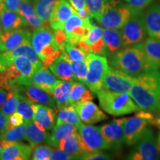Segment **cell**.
Returning <instances> with one entry per match:
<instances>
[{"label": "cell", "instance_id": "cell-28", "mask_svg": "<svg viewBox=\"0 0 160 160\" xmlns=\"http://www.w3.org/2000/svg\"><path fill=\"white\" fill-rule=\"evenodd\" d=\"M0 21L3 31H12L19 29L22 26H28L27 22L18 12L3 9L0 11Z\"/></svg>", "mask_w": 160, "mask_h": 160}, {"label": "cell", "instance_id": "cell-20", "mask_svg": "<svg viewBox=\"0 0 160 160\" xmlns=\"http://www.w3.org/2000/svg\"><path fill=\"white\" fill-rule=\"evenodd\" d=\"M77 13L68 0H57L50 18L49 24L52 30L62 29L64 24L69 17Z\"/></svg>", "mask_w": 160, "mask_h": 160}, {"label": "cell", "instance_id": "cell-50", "mask_svg": "<svg viewBox=\"0 0 160 160\" xmlns=\"http://www.w3.org/2000/svg\"><path fill=\"white\" fill-rule=\"evenodd\" d=\"M77 13L83 19H86L88 18L92 17L91 15V12H90V10L87 5L85 7H84L83 8L77 11Z\"/></svg>", "mask_w": 160, "mask_h": 160}, {"label": "cell", "instance_id": "cell-33", "mask_svg": "<svg viewBox=\"0 0 160 160\" xmlns=\"http://www.w3.org/2000/svg\"><path fill=\"white\" fill-rule=\"evenodd\" d=\"M64 122L71 124L74 125L77 129L83 124L73 105L67 106L59 110L56 125H59Z\"/></svg>", "mask_w": 160, "mask_h": 160}, {"label": "cell", "instance_id": "cell-44", "mask_svg": "<svg viewBox=\"0 0 160 160\" xmlns=\"http://www.w3.org/2000/svg\"><path fill=\"white\" fill-rule=\"evenodd\" d=\"M153 0H125L126 4L134 9L144 10L151 5Z\"/></svg>", "mask_w": 160, "mask_h": 160}, {"label": "cell", "instance_id": "cell-43", "mask_svg": "<svg viewBox=\"0 0 160 160\" xmlns=\"http://www.w3.org/2000/svg\"><path fill=\"white\" fill-rule=\"evenodd\" d=\"M111 156L108 153H103L102 151L91 152V153H86L81 157L80 159L84 160H106L111 159Z\"/></svg>", "mask_w": 160, "mask_h": 160}, {"label": "cell", "instance_id": "cell-11", "mask_svg": "<svg viewBox=\"0 0 160 160\" xmlns=\"http://www.w3.org/2000/svg\"><path fill=\"white\" fill-rule=\"evenodd\" d=\"M134 82V77L110 66L103 80L102 88L128 94Z\"/></svg>", "mask_w": 160, "mask_h": 160}, {"label": "cell", "instance_id": "cell-39", "mask_svg": "<svg viewBox=\"0 0 160 160\" xmlns=\"http://www.w3.org/2000/svg\"><path fill=\"white\" fill-rule=\"evenodd\" d=\"M25 130L26 126L25 123L17 127L11 128L2 133L0 139L10 142H19L25 137Z\"/></svg>", "mask_w": 160, "mask_h": 160}, {"label": "cell", "instance_id": "cell-40", "mask_svg": "<svg viewBox=\"0 0 160 160\" xmlns=\"http://www.w3.org/2000/svg\"><path fill=\"white\" fill-rule=\"evenodd\" d=\"M69 61L73 73L74 80L81 82L85 85L88 74V66L86 62L83 61L82 62H76L71 61V60Z\"/></svg>", "mask_w": 160, "mask_h": 160}, {"label": "cell", "instance_id": "cell-58", "mask_svg": "<svg viewBox=\"0 0 160 160\" xmlns=\"http://www.w3.org/2000/svg\"><path fill=\"white\" fill-rule=\"evenodd\" d=\"M0 136H1V132H0Z\"/></svg>", "mask_w": 160, "mask_h": 160}, {"label": "cell", "instance_id": "cell-36", "mask_svg": "<svg viewBox=\"0 0 160 160\" xmlns=\"http://www.w3.org/2000/svg\"><path fill=\"white\" fill-rule=\"evenodd\" d=\"M19 93L17 91L13 90L11 91H8L7 97L4 102L2 105L0 107L2 111L7 115L8 117L13 114L17 111V105L19 103Z\"/></svg>", "mask_w": 160, "mask_h": 160}, {"label": "cell", "instance_id": "cell-30", "mask_svg": "<svg viewBox=\"0 0 160 160\" xmlns=\"http://www.w3.org/2000/svg\"><path fill=\"white\" fill-rule=\"evenodd\" d=\"M73 81H61L53 90L52 96L55 100L57 109H62L69 106L70 93Z\"/></svg>", "mask_w": 160, "mask_h": 160}, {"label": "cell", "instance_id": "cell-15", "mask_svg": "<svg viewBox=\"0 0 160 160\" xmlns=\"http://www.w3.org/2000/svg\"><path fill=\"white\" fill-rule=\"evenodd\" d=\"M73 106L82 122L85 124L92 125L108 119L107 116L91 100L79 102Z\"/></svg>", "mask_w": 160, "mask_h": 160}, {"label": "cell", "instance_id": "cell-35", "mask_svg": "<svg viewBox=\"0 0 160 160\" xmlns=\"http://www.w3.org/2000/svg\"><path fill=\"white\" fill-rule=\"evenodd\" d=\"M62 54L69 60L76 62H82L85 61L87 53L84 52L80 48L71 45V43L66 42L65 45L61 49Z\"/></svg>", "mask_w": 160, "mask_h": 160}, {"label": "cell", "instance_id": "cell-22", "mask_svg": "<svg viewBox=\"0 0 160 160\" xmlns=\"http://www.w3.org/2000/svg\"><path fill=\"white\" fill-rule=\"evenodd\" d=\"M32 107L33 109V121L45 131L53 129L56 119L54 110L49 106L34 102Z\"/></svg>", "mask_w": 160, "mask_h": 160}, {"label": "cell", "instance_id": "cell-37", "mask_svg": "<svg viewBox=\"0 0 160 160\" xmlns=\"http://www.w3.org/2000/svg\"><path fill=\"white\" fill-rule=\"evenodd\" d=\"M91 18L92 17H90L86 19H83L76 13L72 15L71 17H69L64 24V31H65L66 35H68L71 33V32L73 29L77 27H79V26H86L90 29L91 26L93 25L91 23Z\"/></svg>", "mask_w": 160, "mask_h": 160}, {"label": "cell", "instance_id": "cell-59", "mask_svg": "<svg viewBox=\"0 0 160 160\" xmlns=\"http://www.w3.org/2000/svg\"><path fill=\"white\" fill-rule=\"evenodd\" d=\"M159 72H160V71H159Z\"/></svg>", "mask_w": 160, "mask_h": 160}, {"label": "cell", "instance_id": "cell-32", "mask_svg": "<svg viewBox=\"0 0 160 160\" xmlns=\"http://www.w3.org/2000/svg\"><path fill=\"white\" fill-rule=\"evenodd\" d=\"M93 97L91 91L81 82H73L70 93L69 105H73L75 103L86 100H93Z\"/></svg>", "mask_w": 160, "mask_h": 160}, {"label": "cell", "instance_id": "cell-5", "mask_svg": "<svg viewBox=\"0 0 160 160\" xmlns=\"http://www.w3.org/2000/svg\"><path fill=\"white\" fill-rule=\"evenodd\" d=\"M133 9L119 0H107L98 22L105 29L120 30L131 17Z\"/></svg>", "mask_w": 160, "mask_h": 160}, {"label": "cell", "instance_id": "cell-46", "mask_svg": "<svg viewBox=\"0 0 160 160\" xmlns=\"http://www.w3.org/2000/svg\"><path fill=\"white\" fill-rule=\"evenodd\" d=\"M23 0H5L4 1V9L19 12Z\"/></svg>", "mask_w": 160, "mask_h": 160}, {"label": "cell", "instance_id": "cell-54", "mask_svg": "<svg viewBox=\"0 0 160 160\" xmlns=\"http://www.w3.org/2000/svg\"><path fill=\"white\" fill-rule=\"evenodd\" d=\"M5 64H4L2 59V57H1V55H0V71H3L5 69Z\"/></svg>", "mask_w": 160, "mask_h": 160}, {"label": "cell", "instance_id": "cell-17", "mask_svg": "<svg viewBox=\"0 0 160 160\" xmlns=\"http://www.w3.org/2000/svg\"><path fill=\"white\" fill-rule=\"evenodd\" d=\"M145 56L146 72L160 71V39L150 37L142 42Z\"/></svg>", "mask_w": 160, "mask_h": 160}, {"label": "cell", "instance_id": "cell-51", "mask_svg": "<svg viewBox=\"0 0 160 160\" xmlns=\"http://www.w3.org/2000/svg\"><path fill=\"white\" fill-rule=\"evenodd\" d=\"M155 113H156V115L154 116L153 119L152 120L151 125L156 126V127L160 128V109L156 111Z\"/></svg>", "mask_w": 160, "mask_h": 160}, {"label": "cell", "instance_id": "cell-19", "mask_svg": "<svg viewBox=\"0 0 160 160\" xmlns=\"http://www.w3.org/2000/svg\"><path fill=\"white\" fill-rule=\"evenodd\" d=\"M13 90L17 91L18 93L25 96L28 99H29L33 102L49 106L53 108H57L53 96L36 86L17 85Z\"/></svg>", "mask_w": 160, "mask_h": 160}, {"label": "cell", "instance_id": "cell-12", "mask_svg": "<svg viewBox=\"0 0 160 160\" xmlns=\"http://www.w3.org/2000/svg\"><path fill=\"white\" fill-rule=\"evenodd\" d=\"M124 118L114 119L111 122L105 124L100 128L102 134L108 145L109 150L118 152L122 149L125 143V137L122 124Z\"/></svg>", "mask_w": 160, "mask_h": 160}, {"label": "cell", "instance_id": "cell-1", "mask_svg": "<svg viewBox=\"0 0 160 160\" xmlns=\"http://www.w3.org/2000/svg\"><path fill=\"white\" fill-rule=\"evenodd\" d=\"M128 94L143 111L154 113L160 109V72H145L134 77Z\"/></svg>", "mask_w": 160, "mask_h": 160}, {"label": "cell", "instance_id": "cell-2", "mask_svg": "<svg viewBox=\"0 0 160 160\" xmlns=\"http://www.w3.org/2000/svg\"><path fill=\"white\" fill-rule=\"evenodd\" d=\"M109 64L111 67L132 77L145 73V56L142 43L122 48L109 57Z\"/></svg>", "mask_w": 160, "mask_h": 160}, {"label": "cell", "instance_id": "cell-4", "mask_svg": "<svg viewBox=\"0 0 160 160\" xmlns=\"http://www.w3.org/2000/svg\"><path fill=\"white\" fill-rule=\"evenodd\" d=\"M96 95L102 110L114 117L131 114L141 110L126 93L102 88Z\"/></svg>", "mask_w": 160, "mask_h": 160}, {"label": "cell", "instance_id": "cell-53", "mask_svg": "<svg viewBox=\"0 0 160 160\" xmlns=\"http://www.w3.org/2000/svg\"><path fill=\"white\" fill-rule=\"evenodd\" d=\"M8 142V141H7V140L0 139V153L2 151V150L5 148V146L7 145Z\"/></svg>", "mask_w": 160, "mask_h": 160}, {"label": "cell", "instance_id": "cell-14", "mask_svg": "<svg viewBox=\"0 0 160 160\" xmlns=\"http://www.w3.org/2000/svg\"><path fill=\"white\" fill-rule=\"evenodd\" d=\"M102 28L92 25L85 37L80 40L78 47L86 53H94L104 56V41Z\"/></svg>", "mask_w": 160, "mask_h": 160}, {"label": "cell", "instance_id": "cell-7", "mask_svg": "<svg viewBox=\"0 0 160 160\" xmlns=\"http://www.w3.org/2000/svg\"><path fill=\"white\" fill-rule=\"evenodd\" d=\"M88 74L85 85L96 93L102 88L103 80L108 69V62L105 57L94 53H88L85 58Z\"/></svg>", "mask_w": 160, "mask_h": 160}, {"label": "cell", "instance_id": "cell-34", "mask_svg": "<svg viewBox=\"0 0 160 160\" xmlns=\"http://www.w3.org/2000/svg\"><path fill=\"white\" fill-rule=\"evenodd\" d=\"M37 15L45 23L49 22L57 0H32Z\"/></svg>", "mask_w": 160, "mask_h": 160}, {"label": "cell", "instance_id": "cell-27", "mask_svg": "<svg viewBox=\"0 0 160 160\" xmlns=\"http://www.w3.org/2000/svg\"><path fill=\"white\" fill-rule=\"evenodd\" d=\"M49 68L53 74L58 79L62 81H73L74 80L73 73L68 59L61 53L59 57L51 64Z\"/></svg>", "mask_w": 160, "mask_h": 160}, {"label": "cell", "instance_id": "cell-31", "mask_svg": "<svg viewBox=\"0 0 160 160\" xmlns=\"http://www.w3.org/2000/svg\"><path fill=\"white\" fill-rule=\"evenodd\" d=\"M77 128L70 123L64 122L56 125L53 128V133L49 135L47 143L53 147L59 148V144L68 135L77 132Z\"/></svg>", "mask_w": 160, "mask_h": 160}, {"label": "cell", "instance_id": "cell-56", "mask_svg": "<svg viewBox=\"0 0 160 160\" xmlns=\"http://www.w3.org/2000/svg\"><path fill=\"white\" fill-rule=\"evenodd\" d=\"M158 143H159V147H160V131H159V135H158Z\"/></svg>", "mask_w": 160, "mask_h": 160}, {"label": "cell", "instance_id": "cell-6", "mask_svg": "<svg viewBox=\"0 0 160 160\" xmlns=\"http://www.w3.org/2000/svg\"><path fill=\"white\" fill-rule=\"evenodd\" d=\"M123 48L142 43L146 39L143 10L133 9L131 17L120 29Z\"/></svg>", "mask_w": 160, "mask_h": 160}, {"label": "cell", "instance_id": "cell-45", "mask_svg": "<svg viewBox=\"0 0 160 160\" xmlns=\"http://www.w3.org/2000/svg\"><path fill=\"white\" fill-rule=\"evenodd\" d=\"M24 122H25V120H24L22 116L19 113H18V112H15L13 114L9 116L8 128V129L22 125Z\"/></svg>", "mask_w": 160, "mask_h": 160}, {"label": "cell", "instance_id": "cell-13", "mask_svg": "<svg viewBox=\"0 0 160 160\" xmlns=\"http://www.w3.org/2000/svg\"><path fill=\"white\" fill-rule=\"evenodd\" d=\"M61 80L58 79L47 67L43 66L37 70L31 77L24 80L19 85H33L52 95L53 90Z\"/></svg>", "mask_w": 160, "mask_h": 160}, {"label": "cell", "instance_id": "cell-48", "mask_svg": "<svg viewBox=\"0 0 160 160\" xmlns=\"http://www.w3.org/2000/svg\"><path fill=\"white\" fill-rule=\"evenodd\" d=\"M8 117L0 109V132L3 133L8 128Z\"/></svg>", "mask_w": 160, "mask_h": 160}, {"label": "cell", "instance_id": "cell-9", "mask_svg": "<svg viewBox=\"0 0 160 160\" xmlns=\"http://www.w3.org/2000/svg\"><path fill=\"white\" fill-rule=\"evenodd\" d=\"M128 156L131 160H157L159 159L160 147L151 128H146Z\"/></svg>", "mask_w": 160, "mask_h": 160}, {"label": "cell", "instance_id": "cell-52", "mask_svg": "<svg viewBox=\"0 0 160 160\" xmlns=\"http://www.w3.org/2000/svg\"><path fill=\"white\" fill-rule=\"evenodd\" d=\"M8 93V92L6 91V90L0 88V107H1L4 102H5L6 97H7Z\"/></svg>", "mask_w": 160, "mask_h": 160}, {"label": "cell", "instance_id": "cell-42", "mask_svg": "<svg viewBox=\"0 0 160 160\" xmlns=\"http://www.w3.org/2000/svg\"><path fill=\"white\" fill-rule=\"evenodd\" d=\"M52 148L48 145L36 146L32 152L31 159L33 160H48L51 159Z\"/></svg>", "mask_w": 160, "mask_h": 160}, {"label": "cell", "instance_id": "cell-24", "mask_svg": "<svg viewBox=\"0 0 160 160\" xmlns=\"http://www.w3.org/2000/svg\"><path fill=\"white\" fill-rule=\"evenodd\" d=\"M144 22L148 34L160 39V4L151 5L144 12Z\"/></svg>", "mask_w": 160, "mask_h": 160}, {"label": "cell", "instance_id": "cell-18", "mask_svg": "<svg viewBox=\"0 0 160 160\" xmlns=\"http://www.w3.org/2000/svg\"><path fill=\"white\" fill-rule=\"evenodd\" d=\"M0 55H1L2 59L6 68L11 65L12 61H13V59L15 57H19V56H23V57H28L39 68L45 66L43 65L42 62L40 60L39 57H38L34 49H33V46H32L31 43V41L25 42V43H23L22 45L19 46L17 48L13 50V51L2 52V53H0Z\"/></svg>", "mask_w": 160, "mask_h": 160}, {"label": "cell", "instance_id": "cell-16", "mask_svg": "<svg viewBox=\"0 0 160 160\" xmlns=\"http://www.w3.org/2000/svg\"><path fill=\"white\" fill-rule=\"evenodd\" d=\"M31 33L26 29L12 31H3L0 33V51L7 52L14 50L25 42L31 41Z\"/></svg>", "mask_w": 160, "mask_h": 160}, {"label": "cell", "instance_id": "cell-23", "mask_svg": "<svg viewBox=\"0 0 160 160\" xmlns=\"http://www.w3.org/2000/svg\"><path fill=\"white\" fill-rule=\"evenodd\" d=\"M59 149L68 153L73 159H80L85 153H87L77 132L71 133L62 139L59 144Z\"/></svg>", "mask_w": 160, "mask_h": 160}, {"label": "cell", "instance_id": "cell-10", "mask_svg": "<svg viewBox=\"0 0 160 160\" xmlns=\"http://www.w3.org/2000/svg\"><path fill=\"white\" fill-rule=\"evenodd\" d=\"M78 131L82 144L87 153L109 150L108 145L99 127L82 124Z\"/></svg>", "mask_w": 160, "mask_h": 160}, {"label": "cell", "instance_id": "cell-57", "mask_svg": "<svg viewBox=\"0 0 160 160\" xmlns=\"http://www.w3.org/2000/svg\"><path fill=\"white\" fill-rule=\"evenodd\" d=\"M3 31V29H2V23H1V21H0V33H2V32Z\"/></svg>", "mask_w": 160, "mask_h": 160}, {"label": "cell", "instance_id": "cell-26", "mask_svg": "<svg viewBox=\"0 0 160 160\" xmlns=\"http://www.w3.org/2000/svg\"><path fill=\"white\" fill-rule=\"evenodd\" d=\"M24 123L26 126L24 139L28 142L33 148L44 142H47L50 135L47 131L38 125L33 120L25 122Z\"/></svg>", "mask_w": 160, "mask_h": 160}, {"label": "cell", "instance_id": "cell-29", "mask_svg": "<svg viewBox=\"0 0 160 160\" xmlns=\"http://www.w3.org/2000/svg\"><path fill=\"white\" fill-rule=\"evenodd\" d=\"M18 13L27 22L28 26L33 30L46 24L37 15L31 0H23Z\"/></svg>", "mask_w": 160, "mask_h": 160}, {"label": "cell", "instance_id": "cell-38", "mask_svg": "<svg viewBox=\"0 0 160 160\" xmlns=\"http://www.w3.org/2000/svg\"><path fill=\"white\" fill-rule=\"evenodd\" d=\"M33 102L28 99L25 96L19 93V99L18 103L17 111L22 116L25 122L33 120V109L32 107Z\"/></svg>", "mask_w": 160, "mask_h": 160}, {"label": "cell", "instance_id": "cell-49", "mask_svg": "<svg viewBox=\"0 0 160 160\" xmlns=\"http://www.w3.org/2000/svg\"><path fill=\"white\" fill-rule=\"evenodd\" d=\"M68 1L71 3L72 7L76 10V11L79 9L83 8L84 7L86 6L85 0H68Z\"/></svg>", "mask_w": 160, "mask_h": 160}, {"label": "cell", "instance_id": "cell-8", "mask_svg": "<svg viewBox=\"0 0 160 160\" xmlns=\"http://www.w3.org/2000/svg\"><path fill=\"white\" fill-rule=\"evenodd\" d=\"M154 115L151 112L140 110L137 113L131 117H125L122 124L125 145H134L139 139L147 126L151 123Z\"/></svg>", "mask_w": 160, "mask_h": 160}, {"label": "cell", "instance_id": "cell-47", "mask_svg": "<svg viewBox=\"0 0 160 160\" xmlns=\"http://www.w3.org/2000/svg\"><path fill=\"white\" fill-rule=\"evenodd\" d=\"M51 160H70V159H73V157L71 156H70L68 153H67L66 152L62 151L60 149L54 150V151H52L51 159Z\"/></svg>", "mask_w": 160, "mask_h": 160}, {"label": "cell", "instance_id": "cell-3", "mask_svg": "<svg viewBox=\"0 0 160 160\" xmlns=\"http://www.w3.org/2000/svg\"><path fill=\"white\" fill-rule=\"evenodd\" d=\"M31 43L45 67L53 63L62 53L56 42L54 33L47 23L33 31Z\"/></svg>", "mask_w": 160, "mask_h": 160}, {"label": "cell", "instance_id": "cell-21", "mask_svg": "<svg viewBox=\"0 0 160 160\" xmlns=\"http://www.w3.org/2000/svg\"><path fill=\"white\" fill-rule=\"evenodd\" d=\"M33 152V147L19 142L8 141L0 153V160H27Z\"/></svg>", "mask_w": 160, "mask_h": 160}, {"label": "cell", "instance_id": "cell-41", "mask_svg": "<svg viewBox=\"0 0 160 160\" xmlns=\"http://www.w3.org/2000/svg\"><path fill=\"white\" fill-rule=\"evenodd\" d=\"M86 5L88 7L92 18L98 22L102 15L107 0H85Z\"/></svg>", "mask_w": 160, "mask_h": 160}, {"label": "cell", "instance_id": "cell-55", "mask_svg": "<svg viewBox=\"0 0 160 160\" xmlns=\"http://www.w3.org/2000/svg\"><path fill=\"white\" fill-rule=\"evenodd\" d=\"M4 1L5 0H0V11L4 9Z\"/></svg>", "mask_w": 160, "mask_h": 160}, {"label": "cell", "instance_id": "cell-25", "mask_svg": "<svg viewBox=\"0 0 160 160\" xmlns=\"http://www.w3.org/2000/svg\"><path fill=\"white\" fill-rule=\"evenodd\" d=\"M104 57H111L123 48L120 30L104 29Z\"/></svg>", "mask_w": 160, "mask_h": 160}]
</instances>
